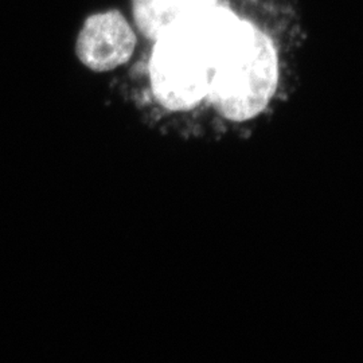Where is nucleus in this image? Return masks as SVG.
<instances>
[{"label":"nucleus","mask_w":363,"mask_h":363,"mask_svg":"<svg viewBox=\"0 0 363 363\" xmlns=\"http://www.w3.org/2000/svg\"><path fill=\"white\" fill-rule=\"evenodd\" d=\"M163 21L169 28L179 19L217 4V0H157Z\"/></svg>","instance_id":"nucleus-5"},{"label":"nucleus","mask_w":363,"mask_h":363,"mask_svg":"<svg viewBox=\"0 0 363 363\" xmlns=\"http://www.w3.org/2000/svg\"><path fill=\"white\" fill-rule=\"evenodd\" d=\"M279 79L272 40L247 22L238 45L211 78L208 99L217 112L232 121H247L269 104Z\"/></svg>","instance_id":"nucleus-2"},{"label":"nucleus","mask_w":363,"mask_h":363,"mask_svg":"<svg viewBox=\"0 0 363 363\" xmlns=\"http://www.w3.org/2000/svg\"><path fill=\"white\" fill-rule=\"evenodd\" d=\"M136 34L118 10L93 13L81 27L76 42L79 62L91 72L105 73L127 64L136 49Z\"/></svg>","instance_id":"nucleus-3"},{"label":"nucleus","mask_w":363,"mask_h":363,"mask_svg":"<svg viewBox=\"0 0 363 363\" xmlns=\"http://www.w3.org/2000/svg\"><path fill=\"white\" fill-rule=\"evenodd\" d=\"M150 82L169 111H189L208 99L218 52L198 13L169 26L154 40Z\"/></svg>","instance_id":"nucleus-1"},{"label":"nucleus","mask_w":363,"mask_h":363,"mask_svg":"<svg viewBox=\"0 0 363 363\" xmlns=\"http://www.w3.org/2000/svg\"><path fill=\"white\" fill-rule=\"evenodd\" d=\"M132 15L138 30L148 39L155 40L167 28L157 0H132Z\"/></svg>","instance_id":"nucleus-4"}]
</instances>
